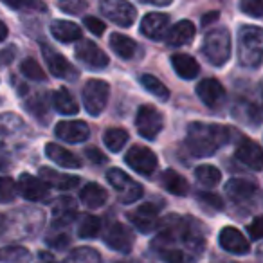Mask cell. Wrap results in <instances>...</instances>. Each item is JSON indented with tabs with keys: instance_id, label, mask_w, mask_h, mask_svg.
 Masks as SVG:
<instances>
[{
	"instance_id": "18",
	"label": "cell",
	"mask_w": 263,
	"mask_h": 263,
	"mask_svg": "<svg viewBox=\"0 0 263 263\" xmlns=\"http://www.w3.org/2000/svg\"><path fill=\"white\" fill-rule=\"evenodd\" d=\"M170 24V16L164 13H148L141 22V33L152 40H159L164 36V31Z\"/></svg>"
},
{
	"instance_id": "6",
	"label": "cell",
	"mask_w": 263,
	"mask_h": 263,
	"mask_svg": "<svg viewBox=\"0 0 263 263\" xmlns=\"http://www.w3.org/2000/svg\"><path fill=\"white\" fill-rule=\"evenodd\" d=\"M136 124L139 134L144 139H155L161 134L162 126H164V117L155 106L143 105L136 116Z\"/></svg>"
},
{
	"instance_id": "24",
	"label": "cell",
	"mask_w": 263,
	"mask_h": 263,
	"mask_svg": "<svg viewBox=\"0 0 263 263\" xmlns=\"http://www.w3.org/2000/svg\"><path fill=\"white\" fill-rule=\"evenodd\" d=\"M54 213V226H69L74 218L78 216L76 202L72 198H58L52 208Z\"/></svg>"
},
{
	"instance_id": "31",
	"label": "cell",
	"mask_w": 263,
	"mask_h": 263,
	"mask_svg": "<svg viewBox=\"0 0 263 263\" xmlns=\"http://www.w3.org/2000/svg\"><path fill=\"white\" fill-rule=\"evenodd\" d=\"M195 177H197L198 182L205 187L216 186V184L222 180V173H220V170L215 168V166H211V164L198 166V168L195 170Z\"/></svg>"
},
{
	"instance_id": "1",
	"label": "cell",
	"mask_w": 263,
	"mask_h": 263,
	"mask_svg": "<svg viewBox=\"0 0 263 263\" xmlns=\"http://www.w3.org/2000/svg\"><path fill=\"white\" fill-rule=\"evenodd\" d=\"M231 132L227 126L215 123H191L187 126L186 144L195 157H209L216 154L229 141Z\"/></svg>"
},
{
	"instance_id": "46",
	"label": "cell",
	"mask_w": 263,
	"mask_h": 263,
	"mask_svg": "<svg viewBox=\"0 0 263 263\" xmlns=\"http://www.w3.org/2000/svg\"><path fill=\"white\" fill-rule=\"evenodd\" d=\"M16 56V49L15 47H8L0 52V65H9V63L15 60Z\"/></svg>"
},
{
	"instance_id": "34",
	"label": "cell",
	"mask_w": 263,
	"mask_h": 263,
	"mask_svg": "<svg viewBox=\"0 0 263 263\" xmlns=\"http://www.w3.org/2000/svg\"><path fill=\"white\" fill-rule=\"evenodd\" d=\"M141 83H143V87L146 88L150 94H154L155 98H159V99H168L170 98L168 87H166L161 80H157L155 76H152V74H144V76L141 78Z\"/></svg>"
},
{
	"instance_id": "42",
	"label": "cell",
	"mask_w": 263,
	"mask_h": 263,
	"mask_svg": "<svg viewBox=\"0 0 263 263\" xmlns=\"http://www.w3.org/2000/svg\"><path fill=\"white\" fill-rule=\"evenodd\" d=\"M6 6L15 8V9H42V11L45 9V4H42V2H26V0H24V2H18V0H8Z\"/></svg>"
},
{
	"instance_id": "26",
	"label": "cell",
	"mask_w": 263,
	"mask_h": 263,
	"mask_svg": "<svg viewBox=\"0 0 263 263\" xmlns=\"http://www.w3.org/2000/svg\"><path fill=\"white\" fill-rule=\"evenodd\" d=\"M162 186L166 187V191H170L172 195H177V197H184V195L190 193V184L184 179L182 175H179L173 170H166L161 177Z\"/></svg>"
},
{
	"instance_id": "8",
	"label": "cell",
	"mask_w": 263,
	"mask_h": 263,
	"mask_svg": "<svg viewBox=\"0 0 263 263\" xmlns=\"http://www.w3.org/2000/svg\"><path fill=\"white\" fill-rule=\"evenodd\" d=\"M126 164L130 166L132 170H136L141 175H152L157 170V155L146 146H141V144H136L132 146L126 154Z\"/></svg>"
},
{
	"instance_id": "14",
	"label": "cell",
	"mask_w": 263,
	"mask_h": 263,
	"mask_svg": "<svg viewBox=\"0 0 263 263\" xmlns=\"http://www.w3.org/2000/svg\"><path fill=\"white\" fill-rule=\"evenodd\" d=\"M76 56L80 62H83L85 65L92 67V69H105V67L108 65V56H106L98 45L88 40H83L81 44H78Z\"/></svg>"
},
{
	"instance_id": "3",
	"label": "cell",
	"mask_w": 263,
	"mask_h": 263,
	"mask_svg": "<svg viewBox=\"0 0 263 263\" xmlns=\"http://www.w3.org/2000/svg\"><path fill=\"white\" fill-rule=\"evenodd\" d=\"M202 52L208 58V62L215 67H222L227 63L231 56V34L226 27L211 29L204 38Z\"/></svg>"
},
{
	"instance_id": "43",
	"label": "cell",
	"mask_w": 263,
	"mask_h": 263,
	"mask_svg": "<svg viewBox=\"0 0 263 263\" xmlns=\"http://www.w3.org/2000/svg\"><path fill=\"white\" fill-rule=\"evenodd\" d=\"M249 234L252 240H261L263 238V216H256L249 226Z\"/></svg>"
},
{
	"instance_id": "11",
	"label": "cell",
	"mask_w": 263,
	"mask_h": 263,
	"mask_svg": "<svg viewBox=\"0 0 263 263\" xmlns=\"http://www.w3.org/2000/svg\"><path fill=\"white\" fill-rule=\"evenodd\" d=\"M134 240H136L134 233H132L126 226H123V223H119V222L112 223V226L106 229V234H105L106 245H108L110 249H114V251L123 252V254L132 251Z\"/></svg>"
},
{
	"instance_id": "49",
	"label": "cell",
	"mask_w": 263,
	"mask_h": 263,
	"mask_svg": "<svg viewBox=\"0 0 263 263\" xmlns=\"http://www.w3.org/2000/svg\"><path fill=\"white\" fill-rule=\"evenodd\" d=\"M215 20H218V13L213 11V13H208V15H205L204 18H202V24H204V26H208V24L215 22Z\"/></svg>"
},
{
	"instance_id": "41",
	"label": "cell",
	"mask_w": 263,
	"mask_h": 263,
	"mask_svg": "<svg viewBox=\"0 0 263 263\" xmlns=\"http://www.w3.org/2000/svg\"><path fill=\"white\" fill-rule=\"evenodd\" d=\"M198 198H200L202 202H204L208 208L215 209V211H220V209H223V202L222 198L218 197V195H213V193H200L198 195Z\"/></svg>"
},
{
	"instance_id": "50",
	"label": "cell",
	"mask_w": 263,
	"mask_h": 263,
	"mask_svg": "<svg viewBox=\"0 0 263 263\" xmlns=\"http://www.w3.org/2000/svg\"><path fill=\"white\" fill-rule=\"evenodd\" d=\"M6 170H9V161L4 155H0V172H6Z\"/></svg>"
},
{
	"instance_id": "27",
	"label": "cell",
	"mask_w": 263,
	"mask_h": 263,
	"mask_svg": "<svg viewBox=\"0 0 263 263\" xmlns=\"http://www.w3.org/2000/svg\"><path fill=\"white\" fill-rule=\"evenodd\" d=\"M110 47H112V51L116 52L117 56H121L123 60L134 58V54H136V51H137L136 42L132 40L130 36L121 34V33H114L112 36H110Z\"/></svg>"
},
{
	"instance_id": "33",
	"label": "cell",
	"mask_w": 263,
	"mask_h": 263,
	"mask_svg": "<svg viewBox=\"0 0 263 263\" xmlns=\"http://www.w3.org/2000/svg\"><path fill=\"white\" fill-rule=\"evenodd\" d=\"M0 261L4 263H26L29 261V251L20 245H9L0 249Z\"/></svg>"
},
{
	"instance_id": "51",
	"label": "cell",
	"mask_w": 263,
	"mask_h": 263,
	"mask_svg": "<svg viewBox=\"0 0 263 263\" xmlns=\"http://www.w3.org/2000/svg\"><path fill=\"white\" fill-rule=\"evenodd\" d=\"M6 36H8V27L4 22H0V42L6 40Z\"/></svg>"
},
{
	"instance_id": "32",
	"label": "cell",
	"mask_w": 263,
	"mask_h": 263,
	"mask_svg": "<svg viewBox=\"0 0 263 263\" xmlns=\"http://www.w3.org/2000/svg\"><path fill=\"white\" fill-rule=\"evenodd\" d=\"M63 263H101V256L96 249L90 247H80L74 249Z\"/></svg>"
},
{
	"instance_id": "21",
	"label": "cell",
	"mask_w": 263,
	"mask_h": 263,
	"mask_svg": "<svg viewBox=\"0 0 263 263\" xmlns=\"http://www.w3.org/2000/svg\"><path fill=\"white\" fill-rule=\"evenodd\" d=\"M195 26L190 22V20H180L179 24L172 27L166 34V42L173 47H180V45L190 44L191 40L195 38Z\"/></svg>"
},
{
	"instance_id": "40",
	"label": "cell",
	"mask_w": 263,
	"mask_h": 263,
	"mask_svg": "<svg viewBox=\"0 0 263 263\" xmlns=\"http://www.w3.org/2000/svg\"><path fill=\"white\" fill-rule=\"evenodd\" d=\"M83 24L92 34H96V36H101L103 31H105V24H103L99 18H96V16H85Z\"/></svg>"
},
{
	"instance_id": "2",
	"label": "cell",
	"mask_w": 263,
	"mask_h": 263,
	"mask_svg": "<svg viewBox=\"0 0 263 263\" xmlns=\"http://www.w3.org/2000/svg\"><path fill=\"white\" fill-rule=\"evenodd\" d=\"M238 60L243 67L256 69L263 62V29L258 26L241 27L238 36Z\"/></svg>"
},
{
	"instance_id": "15",
	"label": "cell",
	"mask_w": 263,
	"mask_h": 263,
	"mask_svg": "<svg viewBox=\"0 0 263 263\" xmlns=\"http://www.w3.org/2000/svg\"><path fill=\"white\" fill-rule=\"evenodd\" d=\"M18 191L24 198L36 202V200L47 198L49 186L44 182V180L29 175V173H24V175H20V179H18Z\"/></svg>"
},
{
	"instance_id": "44",
	"label": "cell",
	"mask_w": 263,
	"mask_h": 263,
	"mask_svg": "<svg viewBox=\"0 0 263 263\" xmlns=\"http://www.w3.org/2000/svg\"><path fill=\"white\" fill-rule=\"evenodd\" d=\"M27 108H29L36 117L45 116V101H44V98H40V96H38V98H34L33 101L27 103Z\"/></svg>"
},
{
	"instance_id": "12",
	"label": "cell",
	"mask_w": 263,
	"mask_h": 263,
	"mask_svg": "<svg viewBox=\"0 0 263 263\" xmlns=\"http://www.w3.org/2000/svg\"><path fill=\"white\" fill-rule=\"evenodd\" d=\"M197 96L200 98V101L204 103L209 108H216L223 103L226 99V88L222 87L218 80L215 78H208V80H202L197 85Z\"/></svg>"
},
{
	"instance_id": "47",
	"label": "cell",
	"mask_w": 263,
	"mask_h": 263,
	"mask_svg": "<svg viewBox=\"0 0 263 263\" xmlns=\"http://www.w3.org/2000/svg\"><path fill=\"white\" fill-rule=\"evenodd\" d=\"M87 157L90 159L92 162H96V164H103V162H105V155H103L99 150H96V148H88Z\"/></svg>"
},
{
	"instance_id": "13",
	"label": "cell",
	"mask_w": 263,
	"mask_h": 263,
	"mask_svg": "<svg viewBox=\"0 0 263 263\" xmlns=\"http://www.w3.org/2000/svg\"><path fill=\"white\" fill-rule=\"evenodd\" d=\"M54 134L65 143H83L90 137V128L83 121H62L56 124Z\"/></svg>"
},
{
	"instance_id": "7",
	"label": "cell",
	"mask_w": 263,
	"mask_h": 263,
	"mask_svg": "<svg viewBox=\"0 0 263 263\" xmlns=\"http://www.w3.org/2000/svg\"><path fill=\"white\" fill-rule=\"evenodd\" d=\"M99 9L110 22L121 27H130L132 24L136 22L137 16L136 8L128 4V2H123V0H105V2H101Z\"/></svg>"
},
{
	"instance_id": "36",
	"label": "cell",
	"mask_w": 263,
	"mask_h": 263,
	"mask_svg": "<svg viewBox=\"0 0 263 263\" xmlns=\"http://www.w3.org/2000/svg\"><path fill=\"white\" fill-rule=\"evenodd\" d=\"M22 74L26 78H29V80H33V81H44L45 78V72H44V69L40 67V63L36 62V60H33V58H27V60H24L22 62Z\"/></svg>"
},
{
	"instance_id": "28",
	"label": "cell",
	"mask_w": 263,
	"mask_h": 263,
	"mask_svg": "<svg viewBox=\"0 0 263 263\" xmlns=\"http://www.w3.org/2000/svg\"><path fill=\"white\" fill-rule=\"evenodd\" d=\"M106 198H108V195H106L105 187H101L99 184H87L80 193V200L83 202L87 208H92V209L101 208L106 202Z\"/></svg>"
},
{
	"instance_id": "20",
	"label": "cell",
	"mask_w": 263,
	"mask_h": 263,
	"mask_svg": "<svg viewBox=\"0 0 263 263\" xmlns=\"http://www.w3.org/2000/svg\"><path fill=\"white\" fill-rule=\"evenodd\" d=\"M40 177L47 186L56 187V190H74L80 184V179L74 175H65V173H58L51 168H40Z\"/></svg>"
},
{
	"instance_id": "30",
	"label": "cell",
	"mask_w": 263,
	"mask_h": 263,
	"mask_svg": "<svg viewBox=\"0 0 263 263\" xmlns=\"http://www.w3.org/2000/svg\"><path fill=\"white\" fill-rule=\"evenodd\" d=\"M103 143L106 144L110 152L117 154V152L123 150V146L128 143V132L124 128H108V130L103 134Z\"/></svg>"
},
{
	"instance_id": "48",
	"label": "cell",
	"mask_w": 263,
	"mask_h": 263,
	"mask_svg": "<svg viewBox=\"0 0 263 263\" xmlns=\"http://www.w3.org/2000/svg\"><path fill=\"white\" fill-rule=\"evenodd\" d=\"M38 263H56V259L52 258V254H49V252H40Z\"/></svg>"
},
{
	"instance_id": "29",
	"label": "cell",
	"mask_w": 263,
	"mask_h": 263,
	"mask_svg": "<svg viewBox=\"0 0 263 263\" xmlns=\"http://www.w3.org/2000/svg\"><path fill=\"white\" fill-rule=\"evenodd\" d=\"M52 103H54V108L60 114H65V116H74L78 114V103L74 101L72 94H70L67 88H60L52 96Z\"/></svg>"
},
{
	"instance_id": "35",
	"label": "cell",
	"mask_w": 263,
	"mask_h": 263,
	"mask_svg": "<svg viewBox=\"0 0 263 263\" xmlns=\"http://www.w3.org/2000/svg\"><path fill=\"white\" fill-rule=\"evenodd\" d=\"M99 227H101V222L98 216L83 215L80 220V226H78V234H80V238H94L98 236Z\"/></svg>"
},
{
	"instance_id": "45",
	"label": "cell",
	"mask_w": 263,
	"mask_h": 263,
	"mask_svg": "<svg viewBox=\"0 0 263 263\" xmlns=\"http://www.w3.org/2000/svg\"><path fill=\"white\" fill-rule=\"evenodd\" d=\"M60 9L70 13V15H76V13L83 11L87 8V2H60Z\"/></svg>"
},
{
	"instance_id": "25",
	"label": "cell",
	"mask_w": 263,
	"mask_h": 263,
	"mask_svg": "<svg viewBox=\"0 0 263 263\" xmlns=\"http://www.w3.org/2000/svg\"><path fill=\"white\" fill-rule=\"evenodd\" d=\"M51 33L56 40L63 42V44H69V42H76L81 38V29L72 22H67V20H54L51 24Z\"/></svg>"
},
{
	"instance_id": "4",
	"label": "cell",
	"mask_w": 263,
	"mask_h": 263,
	"mask_svg": "<svg viewBox=\"0 0 263 263\" xmlns=\"http://www.w3.org/2000/svg\"><path fill=\"white\" fill-rule=\"evenodd\" d=\"M106 179L112 184V187L116 190L117 197L121 198L123 204H134L143 197V186L139 182L132 179L130 175L123 172L119 168H112L106 173Z\"/></svg>"
},
{
	"instance_id": "19",
	"label": "cell",
	"mask_w": 263,
	"mask_h": 263,
	"mask_svg": "<svg viewBox=\"0 0 263 263\" xmlns=\"http://www.w3.org/2000/svg\"><path fill=\"white\" fill-rule=\"evenodd\" d=\"M45 155H47L52 162H56L58 166H62V168H69V170L81 168L80 159H78L72 152H69L63 146H60V144L49 143L47 146H45Z\"/></svg>"
},
{
	"instance_id": "23",
	"label": "cell",
	"mask_w": 263,
	"mask_h": 263,
	"mask_svg": "<svg viewBox=\"0 0 263 263\" xmlns=\"http://www.w3.org/2000/svg\"><path fill=\"white\" fill-rule=\"evenodd\" d=\"M172 65L175 69L177 76H180L182 80H193L198 72H200V65L195 58H191L190 54H173L172 56Z\"/></svg>"
},
{
	"instance_id": "39",
	"label": "cell",
	"mask_w": 263,
	"mask_h": 263,
	"mask_svg": "<svg viewBox=\"0 0 263 263\" xmlns=\"http://www.w3.org/2000/svg\"><path fill=\"white\" fill-rule=\"evenodd\" d=\"M164 256V259L168 263H191V259L187 258V254L180 249H170V251L161 252Z\"/></svg>"
},
{
	"instance_id": "38",
	"label": "cell",
	"mask_w": 263,
	"mask_h": 263,
	"mask_svg": "<svg viewBox=\"0 0 263 263\" xmlns=\"http://www.w3.org/2000/svg\"><path fill=\"white\" fill-rule=\"evenodd\" d=\"M240 9L251 16H263V0H243Z\"/></svg>"
},
{
	"instance_id": "9",
	"label": "cell",
	"mask_w": 263,
	"mask_h": 263,
	"mask_svg": "<svg viewBox=\"0 0 263 263\" xmlns=\"http://www.w3.org/2000/svg\"><path fill=\"white\" fill-rule=\"evenodd\" d=\"M42 52H44L45 63H47L52 76L60 78V80H69V81H74L78 78V70L74 69V65L65 56H62L60 52H56L54 49H51L45 44L42 45Z\"/></svg>"
},
{
	"instance_id": "17",
	"label": "cell",
	"mask_w": 263,
	"mask_h": 263,
	"mask_svg": "<svg viewBox=\"0 0 263 263\" xmlns=\"http://www.w3.org/2000/svg\"><path fill=\"white\" fill-rule=\"evenodd\" d=\"M236 159L251 170H261L263 168V150L254 141L243 139L240 146L236 148Z\"/></svg>"
},
{
	"instance_id": "5",
	"label": "cell",
	"mask_w": 263,
	"mask_h": 263,
	"mask_svg": "<svg viewBox=\"0 0 263 263\" xmlns=\"http://www.w3.org/2000/svg\"><path fill=\"white\" fill-rule=\"evenodd\" d=\"M110 87L103 80H90L83 87V103L90 116H99L108 103Z\"/></svg>"
},
{
	"instance_id": "37",
	"label": "cell",
	"mask_w": 263,
	"mask_h": 263,
	"mask_svg": "<svg viewBox=\"0 0 263 263\" xmlns=\"http://www.w3.org/2000/svg\"><path fill=\"white\" fill-rule=\"evenodd\" d=\"M16 193H18V186L13 182V179H0V202L2 204H9L16 198Z\"/></svg>"
},
{
	"instance_id": "10",
	"label": "cell",
	"mask_w": 263,
	"mask_h": 263,
	"mask_svg": "<svg viewBox=\"0 0 263 263\" xmlns=\"http://www.w3.org/2000/svg\"><path fill=\"white\" fill-rule=\"evenodd\" d=\"M130 222L136 226L137 231L148 234L152 231L157 229L159 226V205L157 204H143L136 209L134 213H130Z\"/></svg>"
},
{
	"instance_id": "22",
	"label": "cell",
	"mask_w": 263,
	"mask_h": 263,
	"mask_svg": "<svg viewBox=\"0 0 263 263\" xmlns=\"http://www.w3.org/2000/svg\"><path fill=\"white\" fill-rule=\"evenodd\" d=\"M226 191L234 202H245L254 197L258 186L247 179H231L226 186Z\"/></svg>"
},
{
	"instance_id": "16",
	"label": "cell",
	"mask_w": 263,
	"mask_h": 263,
	"mask_svg": "<svg viewBox=\"0 0 263 263\" xmlns=\"http://www.w3.org/2000/svg\"><path fill=\"white\" fill-rule=\"evenodd\" d=\"M218 240L223 251L231 252V254H247L249 249H251L247 238L236 227H223Z\"/></svg>"
}]
</instances>
